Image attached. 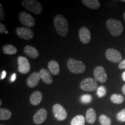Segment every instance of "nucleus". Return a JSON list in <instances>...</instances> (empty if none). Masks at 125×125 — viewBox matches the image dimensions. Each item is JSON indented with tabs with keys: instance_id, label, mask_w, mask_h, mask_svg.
<instances>
[{
	"instance_id": "obj_26",
	"label": "nucleus",
	"mask_w": 125,
	"mask_h": 125,
	"mask_svg": "<svg viewBox=\"0 0 125 125\" xmlns=\"http://www.w3.org/2000/svg\"><path fill=\"white\" fill-rule=\"evenodd\" d=\"M106 93H107V89L104 86H100L97 89V94L98 97L101 98L105 96Z\"/></svg>"
},
{
	"instance_id": "obj_4",
	"label": "nucleus",
	"mask_w": 125,
	"mask_h": 125,
	"mask_svg": "<svg viewBox=\"0 0 125 125\" xmlns=\"http://www.w3.org/2000/svg\"><path fill=\"white\" fill-rule=\"evenodd\" d=\"M67 65L69 71L73 74H82L86 70V66L83 62L73 58L68 59Z\"/></svg>"
},
{
	"instance_id": "obj_24",
	"label": "nucleus",
	"mask_w": 125,
	"mask_h": 125,
	"mask_svg": "<svg viewBox=\"0 0 125 125\" xmlns=\"http://www.w3.org/2000/svg\"><path fill=\"white\" fill-rule=\"evenodd\" d=\"M110 99L112 103L116 104H122L125 101L124 96L119 94H113L111 96Z\"/></svg>"
},
{
	"instance_id": "obj_35",
	"label": "nucleus",
	"mask_w": 125,
	"mask_h": 125,
	"mask_svg": "<svg viewBox=\"0 0 125 125\" xmlns=\"http://www.w3.org/2000/svg\"><path fill=\"white\" fill-rule=\"evenodd\" d=\"M122 92H123V93L125 95V84L123 86V87H122Z\"/></svg>"
},
{
	"instance_id": "obj_27",
	"label": "nucleus",
	"mask_w": 125,
	"mask_h": 125,
	"mask_svg": "<svg viewBox=\"0 0 125 125\" xmlns=\"http://www.w3.org/2000/svg\"><path fill=\"white\" fill-rule=\"evenodd\" d=\"M81 101L84 104H88V103L92 102V96L90 94H83L81 97Z\"/></svg>"
},
{
	"instance_id": "obj_30",
	"label": "nucleus",
	"mask_w": 125,
	"mask_h": 125,
	"mask_svg": "<svg viewBox=\"0 0 125 125\" xmlns=\"http://www.w3.org/2000/svg\"><path fill=\"white\" fill-rule=\"evenodd\" d=\"M6 31H7V28H6L5 26L1 22L0 23V33H5Z\"/></svg>"
},
{
	"instance_id": "obj_38",
	"label": "nucleus",
	"mask_w": 125,
	"mask_h": 125,
	"mask_svg": "<svg viewBox=\"0 0 125 125\" xmlns=\"http://www.w3.org/2000/svg\"><path fill=\"white\" fill-rule=\"evenodd\" d=\"M122 2H125V0H122Z\"/></svg>"
},
{
	"instance_id": "obj_19",
	"label": "nucleus",
	"mask_w": 125,
	"mask_h": 125,
	"mask_svg": "<svg viewBox=\"0 0 125 125\" xmlns=\"http://www.w3.org/2000/svg\"><path fill=\"white\" fill-rule=\"evenodd\" d=\"M82 2L86 7L92 9H97L101 6L100 2L98 0H82Z\"/></svg>"
},
{
	"instance_id": "obj_32",
	"label": "nucleus",
	"mask_w": 125,
	"mask_h": 125,
	"mask_svg": "<svg viewBox=\"0 0 125 125\" xmlns=\"http://www.w3.org/2000/svg\"><path fill=\"white\" fill-rule=\"evenodd\" d=\"M6 75H7V73H6V71H3L2 72V73H1V78H0V79H1V80H2V79H4V78H5Z\"/></svg>"
},
{
	"instance_id": "obj_18",
	"label": "nucleus",
	"mask_w": 125,
	"mask_h": 125,
	"mask_svg": "<svg viewBox=\"0 0 125 125\" xmlns=\"http://www.w3.org/2000/svg\"><path fill=\"white\" fill-rule=\"evenodd\" d=\"M48 68L49 72L54 75H57L60 73V67L56 61L51 60L48 62Z\"/></svg>"
},
{
	"instance_id": "obj_8",
	"label": "nucleus",
	"mask_w": 125,
	"mask_h": 125,
	"mask_svg": "<svg viewBox=\"0 0 125 125\" xmlns=\"http://www.w3.org/2000/svg\"><path fill=\"white\" fill-rule=\"evenodd\" d=\"M16 33L21 39L24 40H30L34 38L33 31L29 28L18 27L16 29Z\"/></svg>"
},
{
	"instance_id": "obj_29",
	"label": "nucleus",
	"mask_w": 125,
	"mask_h": 125,
	"mask_svg": "<svg viewBox=\"0 0 125 125\" xmlns=\"http://www.w3.org/2000/svg\"><path fill=\"white\" fill-rule=\"evenodd\" d=\"M0 19L1 21H4L5 19V12L1 4H0Z\"/></svg>"
},
{
	"instance_id": "obj_36",
	"label": "nucleus",
	"mask_w": 125,
	"mask_h": 125,
	"mask_svg": "<svg viewBox=\"0 0 125 125\" xmlns=\"http://www.w3.org/2000/svg\"><path fill=\"white\" fill-rule=\"evenodd\" d=\"M1 104H2V100H0V105H1Z\"/></svg>"
},
{
	"instance_id": "obj_23",
	"label": "nucleus",
	"mask_w": 125,
	"mask_h": 125,
	"mask_svg": "<svg viewBox=\"0 0 125 125\" xmlns=\"http://www.w3.org/2000/svg\"><path fill=\"white\" fill-rule=\"evenodd\" d=\"M85 118L83 115H79L72 119L71 125H85Z\"/></svg>"
},
{
	"instance_id": "obj_5",
	"label": "nucleus",
	"mask_w": 125,
	"mask_h": 125,
	"mask_svg": "<svg viewBox=\"0 0 125 125\" xmlns=\"http://www.w3.org/2000/svg\"><path fill=\"white\" fill-rule=\"evenodd\" d=\"M79 87L83 91L93 92L97 89L98 85L95 79L92 78H87L81 81Z\"/></svg>"
},
{
	"instance_id": "obj_40",
	"label": "nucleus",
	"mask_w": 125,
	"mask_h": 125,
	"mask_svg": "<svg viewBox=\"0 0 125 125\" xmlns=\"http://www.w3.org/2000/svg\"></svg>"
},
{
	"instance_id": "obj_12",
	"label": "nucleus",
	"mask_w": 125,
	"mask_h": 125,
	"mask_svg": "<svg viewBox=\"0 0 125 125\" xmlns=\"http://www.w3.org/2000/svg\"><path fill=\"white\" fill-rule=\"evenodd\" d=\"M48 112L44 108L40 109L33 117L34 122L37 125H40L44 122L47 118Z\"/></svg>"
},
{
	"instance_id": "obj_28",
	"label": "nucleus",
	"mask_w": 125,
	"mask_h": 125,
	"mask_svg": "<svg viewBox=\"0 0 125 125\" xmlns=\"http://www.w3.org/2000/svg\"><path fill=\"white\" fill-rule=\"evenodd\" d=\"M117 119L121 122H125V109H123L121 111L119 112L116 115Z\"/></svg>"
},
{
	"instance_id": "obj_11",
	"label": "nucleus",
	"mask_w": 125,
	"mask_h": 125,
	"mask_svg": "<svg viewBox=\"0 0 125 125\" xmlns=\"http://www.w3.org/2000/svg\"><path fill=\"white\" fill-rule=\"evenodd\" d=\"M53 112L54 116L59 121H64L67 117L66 110L62 105L59 104H56L53 107Z\"/></svg>"
},
{
	"instance_id": "obj_9",
	"label": "nucleus",
	"mask_w": 125,
	"mask_h": 125,
	"mask_svg": "<svg viewBox=\"0 0 125 125\" xmlns=\"http://www.w3.org/2000/svg\"><path fill=\"white\" fill-rule=\"evenodd\" d=\"M94 77L96 81L101 83H104L107 81V75L104 67L102 66H97L96 67L93 71Z\"/></svg>"
},
{
	"instance_id": "obj_37",
	"label": "nucleus",
	"mask_w": 125,
	"mask_h": 125,
	"mask_svg": "<svg viewBox=\"0 0 125 125\" xmlns=\"http://www.w3.org/2000/svg\"><path fill=\"white\" fill-rule=\"evenodd\" d=\"M123 16H124V19H125V12L124 13V15H123Z\"/></svg>"
},
{
	"instance_id": "obj_14",
	"label": "nucleus",
	"mask_w": 125,
	"mask_h": 125,
	"mask_svg": "<svg viewBox=\"0 0 125 125\" xmlns=\"http://www.w3.org/2000/svg\"><path fill=\"white\" fill-rule=\"evenodd\" d=\"M41 77L38 72H34L31 74L27 79V84L30 87H35L38 85Z\"/></svg>"
},
{
	"instance_id": "obj_10",
	"label": "nucleus",
	"mask_w": 125,
	"mask_h": 125,
	"mask_svg": "<svg viewBox=\"0 0 125 125\" xmlns=\"http://www.w3.org/2000/svg\"><path fill=\"white\" fill-rule=\"evenodd\" d=\"M18 70L23 74H27L30 70V64L27 58L23 56H19L18 59Z\"/></svg>"
},
{
	"instance_id": "obj_17",
	"label": "nucleus",
	"mask_w": 125,
	"mask_h": 125,
	"mask_svg": "<svg viewBox=\"0 0 125 125\" xmlns=\"http://www.w3.org/2000/svg\"><path fill=\"white\" fill-rule=\"evenodd\" d=\"M24 52L28 56L32 59H36L39 56V52L38 50L33 46L27 45L25 46L24 49Z\"/></svg>"
},
{
	"instance_id": "obj_2",
	"label": "nucleus",
	"mask_w": 125,
	"mask_h": 125,
	"mask_svg": "<svg viewBox=\"0 0 125 125\" xmlns=\"http://www.w3.org/2000/svg\"><path fill=\"white\" fill-rule=\"evenodd\" d=\"M106 26L113 37H118L122 34L123 27L122 23L118 20L109 19L106 21Z\"/></svg>"
},
{
	"instance_id": "obj_39",
	"label": "nucleus",
	"mask_w": 125,
	"mask_h": 125,
	"mask_svg": "<svg viewBox=\"0 0 125 125\" xmlns=\"http://www.w3.org/2000/svg\"><path fill=\"white\" fill-rule=\"evenodd\" d=\"M8 31H6V32H5V33H6V34H7V33H8Z\"/></svg>"
},
{
	"instance_id": "obj_33",
	"label": "nucleus",
	"mask_w": 125,
	"mask_h": 125,
	"mask_svg": "<svg viewBox=\"0 0 125 125\" xmlns=\"http://www.w3.org/2000/svg\"><path fill=\"white\" fill-rule=\"evenodd\" d=\"M16 73H13L11 76V79H10L11 82H14L16 80Z\"/></svg>"
},
{
	"instance_id": "obj_25",
	"label": "nucleus",
	"mask_w": 125,
	"mask_h": 125,
	"mask_svg": "<svg viewBox=\"0 0 125 125\" xmlns=\"http://www.w3.org/2000/svg\"><path fill=\"white\" fill-rule=\"evenodd\" d=\"M99 122L101 125H111V119L105 115H101L99 116Z\"/></svg>"
},
{
	"instance_id": "obj_16",
	"label": "nucleus",
	"mask_w": 125,
	"mask_h": 125,
	"mask_svg": "<svg viewBox=\"0 0 125 125\" xmlns=\"http://www.w3.org/2000/svg\"><path fill=\"white\" fill-rule=\"evenodd\" d=\"M42 94L40 91L34 92L30 97V100L31 104L33 105H38L42 100Z\"/></svg>"
},
{
	"instance_id": "obj_22",
	"label": "nucleus",
	"mask_w": 125,
	"mask_h": 125,
	"mask_svg": "<svg viewBox=\"0 0 125 125\" xmlns=\"http://www.w3.org/2000/svg\"><path fill=\"white\" fill-rule=\"evenodd\" d=\"M12 113L10 110L6 108L0 109V119L1 121L8 120L11 118Z\"/></svg>"
},
{
	"instance_id": "obj_1",
	"label": "nucleus",
	"mask_w": 125,
	"mask_h": 125,
	"mask_svg": "<svg viewBox=\"0 0 125 125\" xmlns=\"http://www.w3.org/2000/svg\"><path fill=\"white\" fill-rule=\"evenodd\" d=\"M53 23L57 34L65 37L68 31V23L66 19L62 15H57L54 18Z\"/></svg>"
},
{
	"instance_id": "obj_20",
	"label": "nucleus",
	"mask_w": 125,
	"mask_h": 125,
	"mask_svg": "<svg viewBox=\"0 0 125 125\" xmlns=\"http://www.w3.org/2000/svg\"><path fill=\"white\" fill-rule=\"evenodd\" d=\"M86 120L90 124H93L95 122L96 120V113L94 109L92 108L87 109L86 114Z\"/></svg>"
},
{
	"instance_id": "obj_7",
	"label": "nucleus",
	"mask_w": 125,
	"mask_h": 125,
	"mask_svg": "<svg viewBox=\"0 0 125 125\" xmlns=\"http://www.w3.org/2000/svg\"><path fill=\"white\" fill-rule=\"evenodd\" d=\"M105 56L108 60L114 63L120 62L122 59V56L121 53L117 50L112 49V48H109L106 51Z\"/></svg>"
},
{
	"instance_id": "obj_34",
	"label": "nucleus",
	"mask_w": 125,
	"mask_h": 125,
	"mask_svg": "<svg viewBox=\"0 0 125 125\" xmlns=\"http://www.w3.org/2000/svg\"><path fill=\"white\" fill-rule=\"evenodd\" d=\"M122 79L123 80V81L125 82V71H124L122 75Z\"/></svg>"
},
{
	"instance_id": "obj_21",
	"label": "nucleus",
	"mask_w": 125,
	"mask_h": 125,
	"mask_svg": "<svg viewBox=\"0 0 125 125\" xmlns=\"http://www.w3.org/2000/svg\"><path fill=\"white\" fill-rule=\"evenodd\" d=\"M3 52L5 54L13 55L15 54L18 52L16 48L12 45H4L2 48Z\"/></svg>"
},
{
	"instance_id": "obj_15",
	"label": "nucleus",
	"mask_w": 125,
	"mask_h": 125,
	"mask_svg": "<svg viewBox=\"0 0 125 125\" xmlns=\"http://www.w3.org/2000/svg\"><path fill=\"white\" fill-rule=\"evenodd\" d=\"M40 74L41 79L43 81V82L45 83L48 84V85H50L53 82V78L52 76L51 73L49 72V71L44 68H42L40 71Z\"/></svg>"
},
{
	"instance_id": "obj_3",
	"label": "nucleus",
	"mask_w": 125,
	"mask_h": 125,
	"mask_svg": "<svg viewBox=\"0 0 125 125\" xmlns=\"http://www.w3.org/2000/svg\"><path fill=\"white\" fill-rule=\"evenodd\" d=\"M21 5L27 10L36 15H40L43 11V7L41 3L36 0H24Z\"/></svg>"
},
{
	"instance_id": "obj_13",
	"label": "nucleus",
	"mask_w": 125,
	"mask_h": 125,
	"mask_svg": "<svg viewBox=\"0 0 125 125\" xmlns=\"http://www.w3.org/2000/svg\"><path fill=\"white\" fill-rule=\"evenodd\" d=\"M79 37L81 42L83 44H87L91 41V34L90 31L86 27L81 28L79 31Z\"/></svg>"
},
{
	"instance_id": "obj_6",
	"label": "nucleus",
	"mask_w": 125,
	"mask_h": 125,
	"mask_svg": "<svg viewBox=\"0 0 125 125\" xmlns=\"http://www.w3.org/2000/svg\"><path fill=\"white\" fill-rule=\"evenodd\" d=\"M19 20L21 24L27 27H32L35 25V21L32 15L27 12H20L19 14Z\"/></svg>"
},
{
	"instance_id": "obj_31",
	"label": "nucleus",
	"mask_w": 125,
	"mask_h": 125,
	"mask_svg": "<svg viewBox=\"0 0 125 125\" xmlns=\"http://www.w3.org/2000/svg\"><path fill=\"white\" fill-rule=\"evenodd\" d=\"M118 68L120 70H123L125 69V59L122 60L121 62H119L118 65Z\"/></svg>"
}]
</instances>
